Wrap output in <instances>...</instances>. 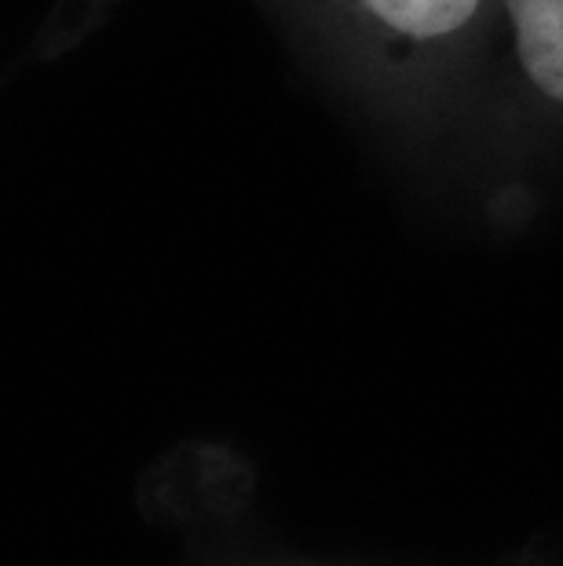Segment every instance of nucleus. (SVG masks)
<instances>
[{
  "instance_id": "2",
  "label": "nucleus",
  "mask_w": 563,
  "mask_h": 566,
  "mask_svg": "<svg viewBox=\"0 0 563 566\" xmlns=\"http://www.w3.org/2000/svg\"><path fill=\"white\" fill-rule=\"evenodd\" d=\"M509 48L538 95L563 106V0H498Z\"/></svg>"
},
{
  "instance_id": "1",
  "label": "nucleus",
  "mask_w": 563,
  "mask_h": 566,
  "mask_svg": "<svg viewBox=\"0 0 563 566\" xmlns=\"http://www.w3.org/2000/svg\"><path fill=\"white\" fill-rule=\"evenodd\" d=\"M392 52L439 48L479 19L487 0H352Z\"/></svg>"
}]
</instances>
